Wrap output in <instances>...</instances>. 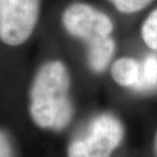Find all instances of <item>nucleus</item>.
Returning <instances> with one entry per match:
<instances>
[{
    "label": "nucleus",
    "instance_id": "nucleus-1",
    "mask_svg": "<svg viewBox=\"0 0 157 157\" xmlns=\"http://www.w3.org/2000/svg\"><path fill=\"white\" fill-rule=\"evenodd\" d=\"M70 76L59 61L43 64L34 79L30 93V115L41 128L61 130L72 118L69 97Z\"/></svg>",
    "mask_w": 157,
    "mask_h": 157
},
{
    "label": "nucleus",
    "instance_id": "nucleus-2",
    "mask_svg": "<svg viewBox=\"0 0 157 157\" xmlns=\"http://www.w3.org/2000/svg\"><path fill=\"white\" fill-rule=\"evenodd\" d=\"M124 137L122 124L112 114L92 120L84 135L70 143L67 157H111Z\"/></svg>",
    "mask_w": 157,
    "mask_h": 157
},
{
    "label": "nucleus",
    "instance_id": "nucleus-3",
    "mask_svg": "<svg viewBox=\"0 0 157 157\" xmlns=\"http://www.w3.org/2000/svg\"><path fill=\"white\" fill-rule=\"evenodd\" d=\"M40 0H1L0 39L8 45L27 41L37 22Z\"/></svg>",
    "mask_w": 157,
    "mask_h": 157
},
{
    "label": "nucleus",
    "instance_id": "nucleus-4",
    "mask_svg": "<svg viewBox=\"0 0 157 157\" xmlns=\"http://www.w3.org/2000/svg\"><path fill=\"white\" fill-rule=\"evenodd\" d=\"M62 21L67 33L86 41L87 44L111 36L113 32V22L108 15L82 2L69 6L63 13Z\"/></svg>",
    "mask_w": 157,
    "mask_h": 157
},
{
    "label": "nucleus",
    "instance_id": "nucleus-5",
    "mask_svg": "<svg viewBox=\"0 0 157 157\" xmlns=\"http://www.w3.org/2000/svg\"><path fill=\"white\" fill-rule=\"evenodd\" d=\"M111 73L119 85L135 89L141 80L142 63L133 57H121L113 63Z\"/></svg>",
    "mask_w": 157,
    "mask_h": 157
},
{
    "label": "nucleus",
    "instance_id": "nucleus-6",
    "mask_svg": "<svg viewBox=\"0 0 157 157\" xmlns=\"http://www.w3.org/2000/svg\"><path fill=\"white\" fill-rule=\"evenodd\" d=\"M115 51V42L111 36L89 43V65L94 72H102L109 64Z\"/></svg>",
    "mask_w": 157,
    "mask_h": 157
},
{
    "label": "nucleus",
    "instance_id": "nucleus-7",
    "mask_svg": "<svg viewBox=\"0 0 157 157\" xmlns=\"http://www.w3.org/2000/svg\"><path fill=\"white\" fill-rule=\"evenodd\" d=\"M157 89V55H148L142 62V76L136 85L137 91H152Z\"/></svg>",
    "mask_w": 157,
    "mask_h": 157
},
{
    "label": "nucleus",
    "instance_id": "nucleus-8",
    "mask_svg": "<svg viewBox=\"0 0 157 157\" xmlns=\"http://www.w3.org/2000/svg\"><path fill=\"white\" fill-rule=\"evenodd\" d=\"M141 36L151 50L157 51V8L150 12L141 28Z\"/></svg>",
    "mask_w": 157,
    "mask_h": 157
},
{
    "label": "nucleus",
    "instance_id": "nucleus-9",
    "mask_svg": "<svg viewBox=\"0 0 157 157\" xmlns=\"http://www.w3.org/2000/svg\"><path fill=\"white\" fill-rule=\"evenodd\" d=\"M114 7L121 13L132 14L144 10L154 0H109Z\"/></svg>",
    "mask_w": 157,
    "mask_h": 157
},
{
    "label": "nucleus",
    "instance_id": "nucleus-10",
    "mask_svg": "<svg viewBox=\"0 0 157 157\" xmlns=\"http://www.w3.org/2000/svg\"><path fill=\"white\" fill-rule=\"evenodd\" d=\"M0 157H13L10 141L2 132H0Z\"/></svg>",
    "mask_w": 157,
    "mask_h": 157
},
{
    "label": "nucleus",
    "instance_id": "nucleus-11",
    "mask_svg": "<svg viewBox=\"0 0 157 157\" xmlns=\"http://www.w3.org/2000/svg\"><path fill=\"white\" fill-rule=\"evenodd\" d=\"M155 149H156V154H157V133H156V137H155Z\"/></svg>",
    "mask_w": 157,
    "mask_h": 157
},
{
    "label": "nucleus",
    "instance_id": "nucleus-12",
    "mask_svg": "<svg viewBox=\"0 0 157 157\" xmlns=\"http://www.w3.org/2000/svg\"><path fill=\"white\" fill-rule=\"evenodd\" d=\"M0 17H1V0H0Z\"/></svg>",
    "mask_w": 157,
    "mask_h": 157
}]
</instances>
